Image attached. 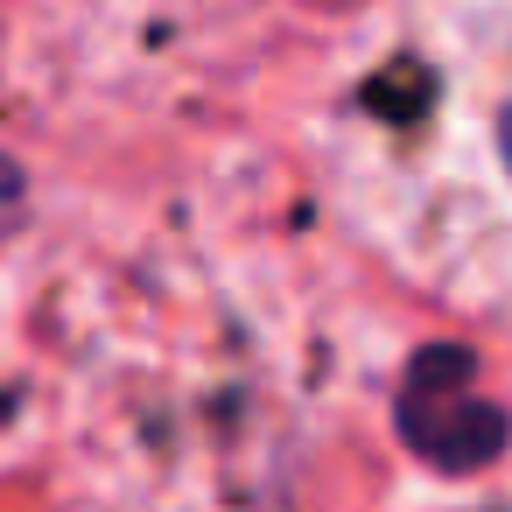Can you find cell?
<instances>
[{"instance_id":"cell-1","label":"cell","mask_w":512,"mask_h":512,"mask_svg":"<svg viewBox=\"0 0 512 512\" xmlns=\"http://www.w3.org/2000/svg\"><path fill=\"white\" fill-rule=\"evenodd\" d=\"M344 169L421 281L512 316V0H414L344 99Z\"/></svg>"},{"instance_id":"cell-2","label":"cell","mask_w":512,"mask_h":512,"mask_svg":"<svg viewBox=\"0 0 512 512\" xmlns=\"http://www.w3.org/2000/svg\"><path fill=\"white\" fill-rule=\"evenodd\" d=\"M400 428H407V442H414L428 463H442V470H470V463H484V456L505 442L498 407H484V400L463 386V365H456V358H421V365H414Z\"/></svg>"},{"instance_id":"cell-3","label":"cell","mask_w":512,"mask_h":512,"mask_svg":"<svg viewBox=\"0 0 512 512\" xmlns=\"http://www.w3.org/2000/svg\"><path fill=\"white\" fill-rule=\"evenodd\" d=\"M22 197H29V190H22V169H15L8 155H0V239H8V232L22 225Z\"/></svg>"}]
</instances>
